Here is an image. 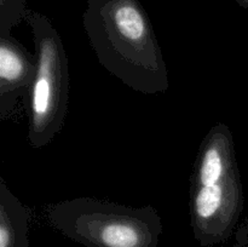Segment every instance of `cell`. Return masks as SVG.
Segmentation results:
<instances>
[{
    "label": "cell",
    "mask_w": 248,
    "mask_h": 247,
    "mask_svg": "<svg viewBox=\"0 0 248 247\" xmlns=\"http://www.w3.org/2000/svg\"><path fill=\"white\" fill-rule=\"evenodd\" d=\"M35 74V56L12 35L0 36V119L7 118Z\"/></svg>",
    "instance_id": "5"
},
{
    "label": "cell",
    "mask_w": 248,
    "mask_h": 247,
    "mask_svg": "<svg viewBox=\"0 0 248 247\" xmlns=\"http://www.w3.org/2000/svg\"><path fill=\"white\" fill-rule=\"evenodd\" d=\"M31 211L0 176V247H29Z\"/></svg>",
    "instance_id": "6"
},
{
    "label": "cell",
    "mask_w": 248,
    "mask_h": 247,
    "mask_svg": "<svg viewBox=\"0 0 248 247\" xmlns=\"http://www.w3.org/2000/svg\"><path fill=\"white\" fill-rule=\"evenodd\" d=\"M26 21L35 50V74L26 102L28 142L39 149L50 144L64 126L69 107V65L61 35L48 17L28 10Z\"/></svg>",
    "instance_id": "4"
},
{
    "label": "cell",
    "mask_w": 248,
    "mask_h": 247,
    "mask_svg": "<svg viewBox=\"0 0 248 247\" xmlns=\"http://www.w3.org/2000/svg\"><path fill=\"white\" fill-rule=\"evenodd\" d=\"M82 26L99 64L142 94L165 93L169 72L140 0H87Z\"/></svg>",
    "instance_id": "1"
},
{
    "label": "cell",
    "mask_w": 248,
    "mask_h": 247,
    "mask_svg": "<svg viewBox=\"0 0 248 247\" xmlns=\"http://www.w3.org/2000/svg\"><path fill=\"white\" fill-rule=\"evenodd\" d=\"M244 203L232 133L229 126L218 123L201 142L191 173L189 212L194 239L202 247L228 241Z\"/></svg>",
    "instance_id": "2"
},
{
    "label": "cell",
    "mask_w": 248,
    "mask_h": 247,
    "mask_svg": "<svg viewBox=\"0 0 248 247\" xmlns=\"http://www.w3.org/2000/svg\"><path fill=\"white\" fill-rule=\"evenodd\" d=\"M235 1H236L241 7L248 9V0H235Z\"/></svg>",
    "instance_id": "8"
},
{
    "label": "cell",
    "mask_w": 248,
    "mask_h": 247,
    "mask_svg": "<svg viewBox=\"0 0 248 247\" xmlns=\"http://www.w3.org/2000/svg\"><path fill=\"white\" fill-rule=\"evenodd\" d=\"M46 215L53 229L86 247H157L164 232L153 206L75 198L51 205Z\"/></svg>",
    "instance_id": "3"
},
{
    "label": "cell",
    "mask_w": 248,
    "mask_h": 247,
    "mask_svg": "<svg viewBox=\"0 0 248 247\" xmlns=\"http://www.w3.org/2000/svg\"><path fill=\"white\" fill-rule=\"evenodd\" d=\"M26 0H0V36L11 35V31L26 19Z\"/></svg>",
    "instance_id": "7"
}]
</instances>
